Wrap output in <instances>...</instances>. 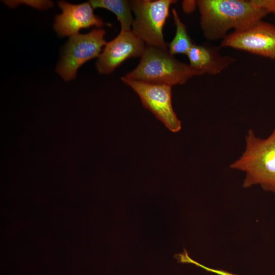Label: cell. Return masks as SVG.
I'll use <instances>...</instances> for the list:
<instances>
[{
  "label": "cell",
  "instance_id": "52a82bcc",
  "mask_svg": "<svg viewBox=\"0 0 275 275\" xmlns=\"http://www.w3.org/2000/svg\"><path fill=\"white\" fill-rule=\"evenodd\" d=\"M219 47L275 60V25L261 20L246 30L233 31L222 39Z\"/></svg>",
  "mask_w": 275,
  "mask_h": 275
},
{
  "label": "cell",
  "instance_id": "5b68a950",
  "mask_svg": "<svg viewBox=\"0 0 275 275\" xmlns=\"http://www.w3.org/2000/svg\"><path fill=\"white\" fill-rule=\"evenodd\" d=\"M105 30L94 29L85 34L71 36L66 43L57 72L65 80L75 78L79 67L89 60L99 57L106 43Z\"/></svg>",
  "mask_w": 275,
  "mask_h": 275
},
{
  "label": "cell",
  "instance_id": "7c38bea8",
  "mask_svg": "<svg viewBox=\"0 0 275 275\" xmlns=\"http://www.w3.org/2000/svg\"><path fill=\"white\" fill-rule=\"evenodd\" d=\"M176 26V33L172 41L168 44V50L173 56L186 54L195 44L187 33L186 26L181 20L175 9L172 10Z\"/></svg>",
  "mask_w": 275,
  "mask_h": 275
},
{
  "label": "cell",
  "instance_id": "8fae6325",
  "mask_svg": "<svg viewBox=\"0 0 275 275\" xmlns=\"http://www.w3.org/2000/svg\"><path fill=\"white\" fill-rule=\"evenodd\" d=\"M93 8L107 9L115 14L120 22L121 31H131L133 18L130 1L125 0H92L89 1Z\"/></svg>",
  "mask_w": 275,
  "mask_h": 275
},
{
  "label": "cell",
  "instance_id": "9c48e42d",
  "mask_svg": "<svg viewBox=\"0 0 275 275\" xmlns=\"http://www.w3.org/2000/svg\"><path fill=\"white\" fill-rule=\"evenodd\" d=\"M58 5L62 12L56 16L53 28L60 37L75 35L81 29L92 26L100 28L104 25H111L94 14L89 2L72 4L60 1Z\"/></svg>",
  "mask_w": 275,
  "mask_h": 275
},
{
  "label": "cell",
  "instance_id": "7a4b0ae2",
  "mask_svg": "<svg viewBox=\"0 0 275 275\" xmlns=\"http://www.w3.org/2000/svg\"><path fill=\"white\" fill-rule=\"evenodd\" d=\"M245 141V151L230 167L245 173L244 187L259 184L275 194V128L265 139L256 137L250 129Z\"/></svg>",
  "mask_w": 275,
  "mask_h": 275
},
{
  "label": "cell",
  "instance_id": "8992f818",
  "mask_svg": "<svg viewBox=\"0 0 275 275\" xmlns=\"http://www.w3.org/2000/svg\"><path fill=\"white\" fill-rule=\"evenodd\" d=\"M121 79L139 95L143 106L169 130L174 133L181 130V123L172 106V86L129 79L124 76Z\"/></svg>",
  "mask_w": 275,
  "mask_h": 275
},
{
  "label": "cell",
  "instance_id": "3957f363",
  "mask_svg": "<svg viewBox=\"0 0 275 275\" xmlns=\"http://www.w3.org/2000/svg\"><path fill=\"white\" fill-rule=\"evenodd\" d=\"M202 74L199 70L178 60L168 50L147 46L137 67L124 77L172 86L184 84L190 78Z\"/></svg>",
  "mask_w": 275,
  "mask_h": 275
},
{
  "label": "cell",
  "instance_id": "6da1fadb",
  "mask_svg": "<svg viewBox=\"0 0 275 275\" xmlns=\"http://www.w3.org/2000/svg\"><path fill=\"white\" fill-rule=\"evenodd\" d=\"M197 2L203 33L211 41L223 39L230 30H246L267 15L251 0H199Z\"/></svg>",
  "mask_w": 275,
  "mask_h": 275
},
{
  "label": "cell",
  "instance_id": "ba28073f",
  "mask_svg": "<svg viewBox=\"0 0 275 275\" xmlns=\"http://www.w3.org/2000/svg\"><path fill=\"white\" fill-rule=\"evenodd\" d=\"M145 48V43L131 30L121 31L105 44L96 63V68L100 73L109 74L128 59L141 57Z\"/></svg>",
  "mask_w": 275,
  "mask_h": 275
},
{
  "label": "cell",
  "instance_id": "30bf717a",
  "mask_svg": "<svg viewBox=\"0 0 275 275\" xmlns=\"http://www.w3.org/2000/svg\"><path fill=\"white\" fill-rule=\"evenodd\" d=\"M220 47L209 44H194L186 54L189 65L203 74L215 75L230 66L235 59L230 55H222Z\"/></svg>",
  "mask_w": 275,
  "mask_h": 275
},
{
  "label": "cell",
  "instance_id": "9a60e30c",
  "mask_svg": "<svg viewBox=\"0 0 275 275\" xmlns=\"http://www.w3.org/2000/svg\"><path fill=\"white\" fill-rule=\"evenodd\" d=\"M182 7L185 13L193 12L197 7V1H183L182 3Z\"/></svg>",
  "mask_w": 275,
  "mask_h": 275
},
{
  "label": "cell",
  "instance_id": "277c9868",
  "mask_svg": "<svg viewBox=\"0 0 275 275\" xmlns=\"http://www.w3.org/2000/svg\"><path fill=\"white\" fill-rule=\"evenodd\" d=\"M175 0H134L130 1L134 14L133 33L148 46L168 50L163 28L169 16L170 6Z\"/></svg>",
  "mask_w": 275,
  "mask_h": 275
},
{
  "label": "cell",
  "instance_id": "4fadbf2b",
  "mask_svg": "<svg viewBox=\"0 0 275 275\" xmlns=\"http://www.w3.org/2000/svg\"><path fill=\"white\" fill-rule=\"evenodd\" d=\"M175 257L179 262L193 264L197 266L201 267L204 270L215 273L217 275H237L224 270L212 268L203 265V264H201V263L191 259L189 256L187 252L185 249L184 250L183 253L176 254L175 255Z\"/></svg>",
  "mask_w": 275,
  "mask_h": 275
},
{
  "label": "cell",
  "instance_id": "5bb4252c",
  "mask_svg": "<svg viewBox=\"0 0 275 275\" xmlns=\"http://www.w3.org/2000/svg\"><path fill=\"white\" fill-rule=\"evenodd\" d=\"M258 8L264 11L267 14L275 15V0H251Z\"/></svg>",
  "mask_w": 275,
  "mask_h": 275
}]
</instances>
